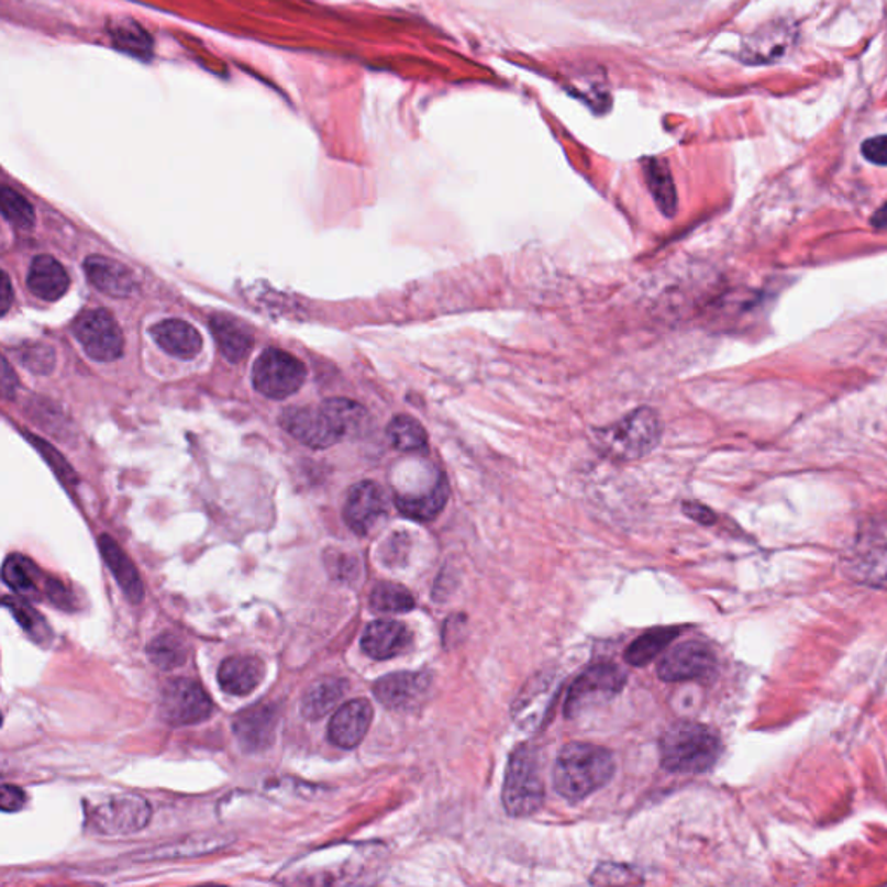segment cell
<instances>
[{
    "instance_id": "cell-27",
    "label": "cell",
    "mask_w": 887,
    "mask_h": 887,
    "mask_svg": "<svg viewBox=\"0 0 887 887\" xmlns=\"http://www.w3.org/2000/svg\"><path fill=\"white\" fill-rule=\"evenodd\" d=\"M347 690V681L344 679H320L315 681L302 699V714L307 720H320L328 712L336 708V703L342 700Z\"/></svg>"
},
{
    "instance_id": "cell-18",
    "label": "cell",
    "mask_w": 887,
    "mask_h": 887,
    "mask_svg": "<svg viewBox=\"0 0 887 887\" xmlns=\"http://www.w3.org/2000/svg\"><path fill=\"white\" fill-rule=\"evenodd\" d=\"M84 267H86L89 281L102 293L115 297V299H125L137 291V279H135L134 273L113 258L90 255Z\"/></svg>"
},
{
    "instance_id": "cell-19",
    "label": "cell",
    "mask_w": 887,
    "mask_h": 887,
    "mask_svg": "<svg viewBox=\"0 0 887 887\" xmlns=\"http://www.w3.org/2000/svg\"><path fill=\"white\" fill-rule=\"evenodd\" d=\"M264 676L266 667L263 661L252 655L225 658L218 673L219 685L230 696H248L263 684Z\"/></svg>"
},
{
    "instance_id": "cell-20",
    "label": "cell",
    "mask_w": 887,
    "mask_h": 887,
    "mask_svg": "<svg viewBox=\"0 0 887 887\" xmlns=\"http://www.w3.org/2000/svg\"><path fill=\"white\" fill-rule=\"evenodd\" d=\"M450 499V484L442 475L432 486L417 489V491L399 492L396 496L397 510L409 519L418 522H430L444 510Z\"/></svg>"
},
{
    "instance_id": "cell-35",
    "label": "cell",
    "mask_w": 887,
    "mask_h": 887,
    "mask_svg": "<svg viewBox=\"0 0 887 887\" xmlns=\"http://www.w3.org/2000/svg\"><path fill=\"white\" fill-rule=\"evenodd\" d=\"M0 209L5 221L16 230L29 231L35 224V210L32 203L8 186L0 189Z\"/></svg>"
},
{
    "instance_id": "cell-9",
    "label": "cell",
    "mask_w": 887,
    "mask_h": 887,
    "mask_svg": "<svg viewBox=\"0 0 887 887\" xmlns=\"http://www.w3.org/2000/svg\"><path fill=\"white\" fill-rule=\"evenodd\" d=\"M281 425L291 437L315 450L333 446L344 439V432L324 404L287 409Z\"/></svg>"
},
{
    "instance_id": "cell-4",
    "label": "cell",
    "mask_w": 887,
    "mask_h": 887,
    "mask_svg": "<svg viewBox=\"0 0 887 887\" xmlns=\"http://www.w3.org/2000/svg\"><path fill=\"white\" fill-rule=\"evenodd\" d=\"M663 435V423L654 409L640 408L621 422L601 432L603 446L613 456L624 459L642 458L654 451Z\"/></svg>"
},
{
    "instance_id": "cell-23",
    "label": "cell",
    "mask_w": 887,
    "mask_h": 887,
    "mask_svg": "<svg viewBox=\"0 0 887 887\" xmlns=\"http://www.w3.org/2000/svg\"><path fill=\"white\" fill-rule=\"evenodd\" d=\"M152 336L170 356L192 359L200 354L203 340L197 328L180 320H167L152 328Z\"/></svg>"
},
{
    "instance_id": "cell-21",
    "label": "cell",
    "mask_w": 887,
    "mask_h": 887,
    "mask_svg": "<svg viewBox=\"0 0 887 887\" xmlns=\"http://www.w3.org/2000/svg\"><path fill=\"white\" fill-rule=\"evenodd\" d=\"M411 633L402 622L375 621L364 630L361 646L372 658L387 661L408 648Z\"/></svg>"
},
{
    "instance_id": "cell-16",
    "label": "cell",
    "mask_w": 887,
    "mask_h": 887,
    "mask_svg": "<svg viewBox=\"0 0 887 887\" xmlns=\"http://www.w3.org/2000/svg\"><path fill=\"white\" fill-rule=\"evenodd\" d=\"M373 721L372 703L366 699L345 702L328 724V736L340 749H354L364 741Z\"/></svg>"
},
{
    "instance_id": "cell-38",
    "label": "cell",
    "mask_w": 887,
    "mask_h": 887,
    "mask_svg": "<svg viewBox=\"0 0 887 887\" xmlns=\"http://www.w3.org/2000/svg\"><path fill=\"white\" fill-rule=\"evenodd\" d=\"M21 361L35 373H49L54 366V352L47 345H26Z\"/></svg>"
},
{
    "instance_id": "cell-11",
    "label": "cell",
    "mask_w": 887,
    "mask_h": 887,
    "mask_svg": "<svg viewBox=\"0 0 887 887\" xmlns=\"http://www.w3.org/2000/svg\"><path fill=\"white\" fill-rule=\"evenodd\" d=\"M798 44V26L789 20H775L749 35L741 58L747 65H773L789 56Z\"/></svg>"
},
{
    "instance_id": "cell-12",
    "label": "cell",
    "mask_w": 887,
    "mask_h": 887,
    "mask_svg": "<svg viewBox=\"0 0 887 887\" xmlns=\"http://www.w3.org/2000/svg\"><path fill=\"white\" fill-rule=\"evenodd\" d=\"M152 817V808L135 794H123L96 806L92 823L101 834H132L144 829Z\"/></svg>"
},
{
    "instance_id": "cell-26",
    "label": "cell",
    "mask_w": 887,
    "mask_h": 887,
    "mask_svg": "<svg viewBox=\"0 0 887 887\" xmlns=\"http://www.w3.org/2000/svg\"><path fill=\"white\" fill-rule=\"evenodd\" d=\"M643 170H645L646 185L651 189L658 210L666 218H675L676 210H678V195H676L675 180L670 176L666 162L651 158L645 162Z\"/></svg>"
},
{
    "instance_id": "cell-41",
    "label": "cell",
    "mask_w": 887,
    "mask_h": 887,
    "mask_svg": "<svg viewBox=\"0 0 887 887\" xmlns=\"http://www.w3.org/2000/svg\"><path fill=\"white\" fill-rule=\"evenodd\" d=\"M684 511L690 519L702 525H712L716 522L714 511L699 503H685Z\"/></svg>"
},
{
    "instance_id": "cell-34",
    "label": "cell",
    "mask_w": 887,
    "mask_h": 887,
    "mask_svg": "<svg viewBox=\"0 0 887 887\" xmlns=\"http://www.w3.org/2000/svg\"><path fill=\"white\" fill-rule=\"evenodd\" d=\"M850 570L862 585L887 589V550L863 553L851 562Z\"/></svg>"
},
{
    "instance_id": "cell-30",
    "label": "cell",
    "mask_w": 887,
    "mask_h": 887,
    "mask_svg": "<svg viewBox=\"0 0 887 887\" xmlns=\"http://www.w3.org/2000/svg\"><path fill=\"white\" fill-rule=\"evenodd\" d=\"M111 41L123 53L134 58H147L153 53V41L149 33L132 20H122L113 23L110 29Z\"/></svg>"
},
{
    "instance_id": "cell-17",
    "label": "cell",
    "mask_w": 887,
    "mask_h": 887,
    "mask_svg": "<svg viewBox=\"0 0 887 887\" xmlns=\"http://www.w3.org/2000/svg\"><path fill=\"white\" fill-rule=\"evenodd\" d=\"M278 711L273 706H255L234 718V735L246 753L266 751L275 741Z\"/></svg>"
},
{
    "instance_id": "cell-28",
    "label": "cell",
    "mask_w": 887,
    "mask_h": 887,
    "mask_svg": "<svg viewBox=\"0 0 887 887\" xmlns=\"http://www.w3.org/2000/svg\"><path fill=\"white\" fill-rule=\"evenodd\" d=\"M681 628H655L646 631L639 640H634L624 654L625 663L634 667H643L652 663L661 652L666 651L670 642L681 633Z\"/></svg>"
},
{
    "instance_id": "cell-2",
    "label": "cell",
    "mask_w": 887,
    "mask_h": 887,
    "mask_svg": "<svg viewBox=\"0 0 887 887\" xmlns=\"http://www.w3.org/2000/svg\"><path fill=\"white\" fill-rule=\"evenodd\" d=\"M658 747L663 768L681 775L708 772L720 760L723 751L718 733L696 721L670 724Z\"/></svg>"
},
{
    "instance_id": "cell-39",
    "label": "cell",
    "mask_w": 887,
    "mask_h": 887,
    "mask_svg": "<svg viewBox=\"0 0 887 887\" xmlns=\"http://www.w3.org/2000/svg\"><path fill=\"white\" fill-rule=\"evenodd\" d=\"M862 153L871 164L886 167L887 165V135H875L862 144Z\"/></svg>"
},
{
    "instance_id": "cell-24",
    "label": "cell",
    "mask_w": 887,
    "mask_h": 887,
    "mask_svg": "<svg viewBox=\"0 0 887 887\" xmlns=\"http://www.w3.org/2000/svg\"><path fill=\"white\" fill-rule=\"evenodd\" d=\"M30 291L42 300L62 299L63 295L70 288V278L66 275L65 267L49 257V255H38L33 258L30 266L29 278H26Z\"/></svg>"
},
{
    "instance_id": "cell-5",
    "label": "cell",
    "mask_w": 887,
    "mask_h": 887,
    "mask_svg": "<svg viewBox=\"0 0 887 887\" xmlns=\"http://www.w3.org/2000/svg\"><path fill=\"white\" fill-rule=\"evenodd\" d=\"M625 681H628L625 670L616 664L600 663L588 667L568 688L565 716L568 720H573L595 706L609 702L621 694Z\"/></svg>"
},
{
    "instance_id": "cell-25",
    "label": "cell",
    "mask_w": 887,
    "mask_h": 887,
    "mask_svg": "<svg viewBox=\"0 0 887 887\" xmlns=\"http://www.w3.org/2000/svg\"><path fill=\"white\" fill-rule=\"evenodd\" d=\"M212 332L218 340L222 356L231 363H240L254 347V339L242 323L228 315L212 318Z\"/></svg>"
},
{
    "instance_id": "cell-22",
    "label": "cell",
    "mask_w": 887,
    "mask_h": 887,
    "mask_svg": "<svg viewBox=\"0 0 887 887\" xmlns=\"http://www.w3.org/2000/svg\"><path fill=\"white\" fill-rule=\"evenodd\" d=\"M99 550H101L102 561L107 562L110 573L115 577L123 595L132 603H140L144 598V585L137 568L132 564L127 553L120 548L113 537L102 534L99 537Z\"/></svg>"
},
{
    "instance_id": "cell-14",
    "label": "cell",
    "mask_w": 887,
    "mask_h": 887,
    "mask_svg": "<svg viewBox=\"0 0 887 887\" xmlns=\"http://www.w3.org/2000/svg\"><path fill=\"white\" fill-rule=\"evenodd\" d=\"M385 513H387V498L377 483L364 480L348 491L344 508L345 522L359 536H366L372 532Z\"/></svg>"
},
{
    "instance_id": "cell-33",
    "label": "cell",
    "mask_w": 887,
    "mask_h": 887,
    "mask_svg": "<svg viewBox=\"0 0 887 887\" xmlns=\"http://www.w3.org/2000/svg\"><path fill=\"white\" fill-rule=\"evenodd\" d=\"M4 606L11 610L13 618L20 622L21 628L32 636V640L41 643V645H47L53 640V631H51L45 619L42 618L37 610L32 609L26 601L18 597H5Z\"/></svg>"
},
{
    "instance_id": "cell-6",
    "label": "cell",
    "mask_w": 887,
    "mask_h": 887,
    "mask_svg": "<svg viewBox=\"0 0 887 887\" xmlns=\"http://www.w3.org/2000/svg\"><path fill=\"white\" fill-rule=\"evenodd\" d=\"M255 389L269 399H287L306 381V366L279 348H267L254 364Z\"/></svg>"
},
{
    "instance_id": "cell-8",
    "label": "cell",
    "mask_w": 887,
    "mask_h": 887,
    "mask_svg": "<svg viewBox=\"0 0 887 887\" xmlns=\"http://www.w3.org/2000/svg\"><path fill=\"white\" fill-rule=\"evenodd\" d=\"M74 333L87 356L99 363H111L122 356V332L115 318L104 309H90L78 315Z\"/></svg>"
},
{
    "instance_id": "cell-42",
    "label": "cell",
    "mask_w": 887,
    "mask_h": 887,
    "mask_svg": "<svg viewBox=\"0 0 887 887\" xmlns=\"http://www.w3.org/2000/svg\"><path fill=\"white\" fill-rule=\"evenodd\" d=\"M18 389V380L16 375H14L13 369H11V364L8 363V359H2V392H4V397L11 399V397L16 393Z\"/></svg>"
},
{
    "instance_id": "cell-13",
    "label": "cell",
    "mask_w": 887,
    "mask_h": 887,
    "mask_svg": "<svg viewBox=\"0 0 887 887\" xmlns=\"http://www.w3.org/2000/svg\"><path fill=\"white\" fill-rule=\"evenodd\" d=\"M716 667V655L711 646L702 642H685L676 645L658 663L657 676L667 681H691L711 676Z\"/></svg>"
},
{
    "instance_id": "cell-31",
    "label": "cell",
    "mask_w": 887,
    "mask_h": 887,
    "mask_svg": "<svg viewBox=\"0 0 887 887\" xmlns=\"http://www.w3.org/2000/svg\"><path fill=\"white\" fill-rule=\"evenodd\" d=\"M147 657L160 669H176L188 658V646L177 634L164 633L147 645Z\"/></svg>"
},
{
    "instance_id": "cell-3",
    "label": "cell",
    "mask_w": 887,
    "mask_h": 887,
    "mask_svg": "<svg viewBox=\"0 0 887 887\" xmlns=\"http://www.w3.org/2000/svg\"><path fill=\"white\" fill-rule=\"evenodd\" d=\"M544 802V781L540 756L531 745H520L508 761L503 784V806L510 817L537 813Z\"/></svg>"
},
{
    "instance_id": "cell-43",
    "label": "cell",
    "mask_w": 887,
    "mask_h": 887,
    "mask_svg": "<svg viewBox=\"0 0 887 887\" xmlns=\"http://www.w3.org/2000/svg\"><path fill=\"white\" fill-rule=\"evenodd\" d=\"M2 293H0V314L5 315L11 309V303H13V290H11V281H9L8 273H2Z\"/></svg>"
},
{
    "instance_id": "cell-37",
    "label": "cell",
    "mask_w": 887,
    "mask_h": 887,
    "mask_svg": "<svg viewBox=\"0 0 887 887\" xmlns=\"http://www.w3.org/2000/svg\"><path fill=\"white\" fill-rule=\"evenodd\" d=\"M639 874H633V868L622 867V865H613V863H606L600 865L598 871L595 872L594 884H633L642 883Z\"/></svg>"
},
{
    "instance_id": "cell-1",
    "label": "cell",
    "mask_w": 887,
    "mask_h": 887,
    "mask_svg": "<svg viewBox=\"0 0 887 887\" xmlns=\"http://www.w3.org/2000/svg\"><path fill=\"white\" fill-rule=\"evenodd\" d=\"M616 773L609 749L586 742H570L556 756L553 786L562 798L581 801L606 787Z\"/></svg>"
},
{
    "instance_id": "cell-10",
    "label": "cell",
    "mask_w": 887,
    "mask_h": 887,
    "mask_svg": "<svg viewBox=\"0 0 887 887\" xmlns=\"http://www.w3.org/2000/svg\"><path fill=\"white\" fill-rule=\"evenodd\" d=\"M2 579L14 594L25 598H49L56 606L68 607V591L62 583L45 576L37 565L23 555H9L2 567Z\"/></svg>"
},
{
    "instance_id": "cell-32",
    "label": "cell",
    "mask_w": 887,
    "mask_h": 887,
    "mask_svg": "<svg viewBox=\"0 0 887 887\" xmlns=\"http://www.w3.org/2000/svg\"><path fill=\"white\" fill-rule=\"evenodd\" d=\"M369 606L375 612L381 613H404L413 610L414 598L408 589L393 583H380L375 586L369 597Z\"/></svg>"
},
{
    "instance_id": "cell-36",
    "label": "cell",
    "mask_w": 887,
    "mask_h": 887,
    "mask_svg": "<svg viewBox=\"0 0 887 887\" xmlns=\"http://www.w3.org/2000/svg\"><path fill=\"white\" fill-rule=\"evenodd\" d=\"M323 404L335 418L340 430L344 432V437L361 434L364 426L368 425V413L357 402L348 401V399H328Z\"/></svg>"
},
{
    "instance_id": "cell-44",
    "label": "cell",
    "mask_w": 887,
    "mask_h": 887,
    "mask_svg": "<svg viewBox=\"0 0 887 887\" xmlns=\"http://www.w3.org/2000/svg\"><path fill=\"white\" fill-rule=\"evenodd\" d=\"M872 225H874L875 230H886L887 228V201L886 203L880 207L877 212L874 213V218H872Z\"/></svg>"
},
{
    "instance_id": "cell-40",
    "label": "cell",
    "mask_w": 887,
    "mask_h": 887,
    "mask_svg": "<svg viewBox=\"0 0 887 887\" xmlns=\"http://www.w3.org/2000/svg\"><path fill=\"white\" fill-rule=\"evenodd\" d=\"M26 796L20 787L4 786L0 790V806L5 813H14L25 806Z\"/></svg>"
},
{
    "instance_id": "cell-7",
    "label": "cell",
    "mask_w": 887,
    "mask_h": 887,
    "mask_svg": "<svg viewBox=\"0 0 887 887\" xmlns=\"http://www.w3.org/2000/svg\"><path fill=\"white\" fill-rule=\"evenodd\" d=\"M212 712V699L195 679H173L162 691L160 714L173 727L201 723Z\"/></svg>"
},
{
    "instance_id": "cell-15",
    "label": "cell",
    "mask_w": 887,
    "mask_h": 887,
    "mask_svg": "<svg viewBox=\"0 0 887 887\" xmlns=\"http://www.w3.org/2000/svg\"><path fill=\"white\" fill-rule=\"evenodd\" d=\"M430 685H432V678L426 673L402 670V673H392V675L378 679L373 691H375L378 702L384 703L385 708L402 711V709H411L422 702L423 697L429 694Z\"/></svg>"
},
{
    "instance_id": "cell-29",
    "label": "cell",
    "mask_w": 887,
    "mask_h": 887,
    "mask_svg": "<svg viewBox=\"0 0 887 887\" xmlns=\"http://www.w3.org/2000/svg\"><path fill=\"white\" fill-rule=\"evenodd\" d=\"M387 437L390 444L402 453H425L429 447L426 430L422 423L408 414L393 418L387 426Z\"/></svg>"
}]
</instances>
